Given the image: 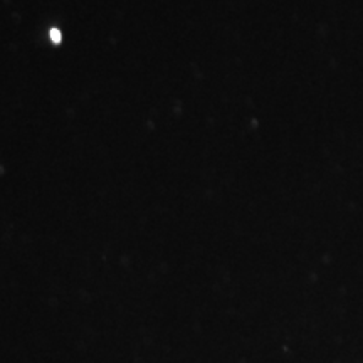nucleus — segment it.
<instances>
[{"mask_svg": "<svg viewBox=\"0 0 363 363\" xmlns=\"http://www.w3.org/2000/svg\"><path fill=\"white\" fill-rule=\"evenodd\" d=\"M51 39L54 40V43H61V33H59V30H56V29H52L51 30Z\"/></svg>", "mask_w": 363, "mask_h": 363, "instance_id": "obj_1", "label": "nucleus"}]
</instances>
